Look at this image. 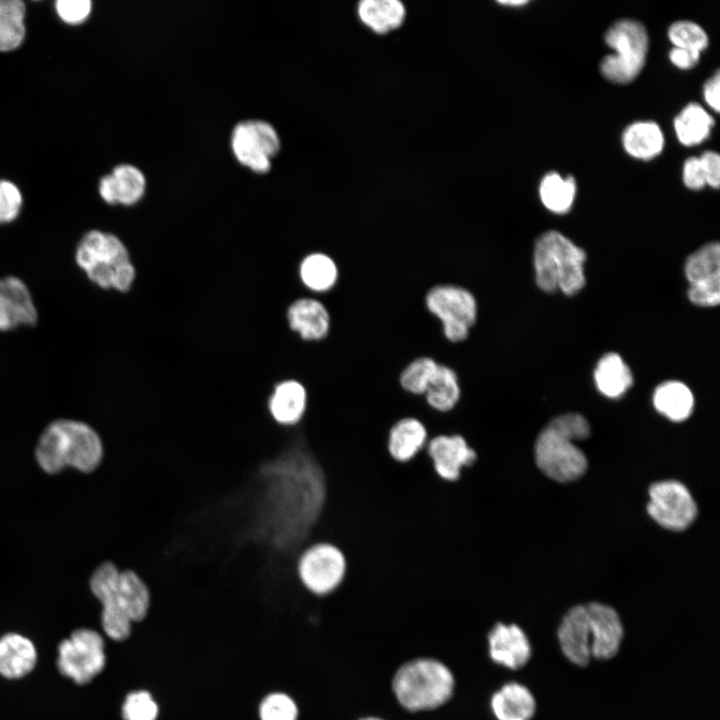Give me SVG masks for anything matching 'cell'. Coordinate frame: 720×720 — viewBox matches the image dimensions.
Returning <instances> with one entry per match:
<instances>
[{"label": "cell", "instance_id": "2", "mask_svg": "<svg viewBox=\"0 0 720 720\" xmlns=\"http://www.w3.org/2000/svg\"><path fill=\"white\" fill-rule=\"evenodd\" d=\"M589 435V423L580 414L568 413L554 418L535 442L537 466L546 476L558 482L579 479L587 469V459L574 442Z\"/></svg>", "mask_w": 720, "mask_h": 720}, {"label": "cell", "instance_id": "38", "mask_svg": "<svg viewBox=\"0 0 720 720\" xmlns=\"http://www.w3.org/2000/svg\"><path fill=\"white\" fill-rule=\"evenodd\" d=\"M122 714L125 720H155L158 707L147 691H135L126 697Z\"/></svg>", "mask_w": 720, "mask_h": 720}, {"label": "cell", "instance_id": "36", "mask_svg": "<svg viewBox=\"0 0 720 720\" xmlns=\"http://www.w3.org/2000/svg\"><path fill=\"white\" fill-rule=\"evenodd\" d=\"M667 34L674 47L701 52L708 46V36L705 30L697 23L689 20H679L672 23Z\"/></svg>", "mask_w": 720, "mask_h": 720}, {"label": "cell", "instance_id": "35", "mask_svg": "<svg viewBox=\"0 0 720 720\" xmlns=\"http://www.w3.org/2000/svg\"><path fill=\"white\" fill-rule=\"evenodd\" d=\"M439 364L430 356L413 359L399 375L398 383L401 390L409 396L422 398Z\"/></svg>", "mask_w": 720, "mask_h": 720}, {"label": "cell", "instance_id": "45", "mask_svg": "<svg viewBox=\"0 0 720 720\" xmlns=\"http://www.w3.org/2000/svg\"><path fill=\"white\" fill-rule=\"evenodd\" d=\"M500 4L509 6H521L528 3L526 0H511V1H499Z\"/></svg>", "mask_w": 720, "mask_h": 720}, {"label": "cell", "instance_id": "18", "mask_svg": "<svg viewBox=\"0 0 720 720\" xmlns=\"http://www.w3.org/2000/svg\"><path fill=\"white\" fill-rule=\"evenodd\" d=\"M557 640L565 658L578 667H586L591 659V629L585 604L571 607L557 628Z\"/></svg>", "mask_w": 720, "mask_h": 720}, {"label": "cell", "instance_id": "10", "mask_svg": "<svg viewBox=\"0 0 720 720\" xmlns=\"http://www.w3.org/2000/svg\"><path fill=\"white\" fill-rule=\"evenodd\" d=\"M104 643L92 630H78L59 646L58 665L62 673L79 684L90 681L104 667Z\"/></svg>", "mask_w": 720, "mask_h": 720}, {"label": "cell", "instance_id": "22", "mask_svg": "<svg viewBox=\"0 0 720 720\" xmlns=\"http://www.w3.org/2000/svg\"><path fill=\"white\" fill-rule=\"evenodd\" d=\"M428 439L427 429L420 419L404 416L389 428L387 451L395 462L408 463L425 448Z\"/></svg>", "mask_w": 720, "mask_h": 720}, {"label": "cell", "instance_id": "11", "mask_svg": "<svg viewBox=\"0 0 720 720\" xmlns=\"http://www.w3.org/2000/svg\"><path fill=\"white\" fill-rule=\"evenodd\" d=\"M649 515L662 527L681 531L690 526L697 515V506L688 489L680 482H656L649 488Z\"/></svg>", "mask_w": 720, "mask_h": 720}, {"label": "cell", "instance_id": "25", "mask_svg": "<svg viewBox=\"0 0 720 720\" xmlns=\"http://www.w3.org/2000/svg\"><path fill=\"white\" fill-rule=\"evenodd\" d=\"M462 394L463 389L456 371L440 363L422 399L432 411L446 414L457 407Z\"/></svg>", "mask_w": 720, "mask_h": 720}, {"label": "cell", "instance_id": "15", "mask_svg": "<svg viewBox=\"0 0 720 720\" xmlns=\"http://www.w3.org/2000/svg\"><path fill=\"white\" fill-rule=\"evenodd\" d=\"M487 642L490 659L509 670L522 669L532 656L526 632L515 623H495L489 630Z\"/></svg>", "mask_w": 720, "mask_h": 720}, {"label": "cell", "instance_id": "5", "mask_svg": "<svg viewBox=\"0 0 720 720\" xmlns=\"http://www.w3.org/2000/svg\"><path fill=\"white\" fill-rule=\"evenodd\" d=\"M534 268L538 287L545 292L560 289L566 295L585 284V251L558 231L541 234L535 243Z\"/></svg>", "mask_w": 720, "mask_h": 720}, {"label": "cell", "instance_id": "4", "mask_svg": "<svg viewBox=\"0 0 720 720\" xmlns=\"http://www.w3.org/2000/svg\"><path fill=\"white\" fill-rule=\"evenodd\" d=\"M74 257L87 278L102 289L127 292L135 280L136 270L128 249L112 233L86 232L77 243Z\"/></svg>", "mask_w": 720, "mask_h": 720}, {"label": "cell", "instance_id": "8", "mask_svg": "<svg viewBox=\"0 0 720 720\" xmlns=\"http://www.w3.org/2000/svg\"><path fill=\"white\" fill-rule=\"evenodd\" d=\"M296 572L308 593L316 597H326L342 585L347 572V562L344 553L336 545L316 542L301 552L296 563Z\"/></svg>", "mask_w": 720, "mask_h": 720}, {"label": "cell", "instance_id": "33", "mask_svg": "<svg viewBox=\"0 0 720 720\" xmlns=\"http://www.w3.org/2000/svg\"><path fill=\"white\" fill-rule=\"evenodd\" d=\"M576 195V182L572 176L562 177L557 172L545 174L539 185L543 205L553 213L568 212Z\"/></svg>", "mask_w": 720, "mask_h": 720}, {"label": "cell", "instance_id": "43", "mask_svg": "<svg viewBox=\"0 0 720 720\" xmlns=\"http://www.w3.org/2000/svg\"><path fill=\"white\" fill-rule=\"evenodd\" d=\"M700 54L701 52L699 51L673 47L669 51L668 56L674 66L679 69L687 70L697 65L700 59Z\"/></svg>", "mask_w": 720, "mask_h": 720}, {"label": "cell", "instance_id": "3", "mask_svg": "<svg viewBox=\"0 0 720 720\" xmlns=\"http://www.w3.org/2000/svg\"><path fill=\"white\" fill-rule=\"evenodd\" d=\"M455 687L452 670L432 657H418L403 663L392 678V691L398 704L414 713L442 707L453 697Z\"/></svg>", "mask_w": 720, "mask_h": 720}, {"label": "cell", "instance_id": "1", "mask_svg": "<svg viewBox=\"0 0 720 720\" xmlns=\"http://www.w3.org/2000/svg\"><path fill=\"white\" fill-rule=\"evenodd\" d=\"M35 457L48 474L60 473L68 466L91 473L102 463L104 446L90 425L72 419H57L41 433Z\"/></svg>", "mask_w": 720, "mask_h": 720}, {"label": "cell", "instance_id": "23", "mask_svg": "<svg viewBox=\"0 0 720 720\" xmlns=\"http://www.w3.org/2000/svg\"><path fill=\"white\" fill-rule=\"evenodd\" d=\"M490 708L496 720H532L537 702L527 686L511 681L492 694Z\"/></svg>", "mask_w": 720, "mask_h": 720}, {"label": "cell", "instance_id": "30", "mask_svg": "<svg viewBox=\"0 0 720 720\" xmlns=\"http://www.w3.org/2000/svg\"><path fill=\"white\" fill-rule=\"evenodd\" d=\"M357 11L362 23L379 34L398 28L406 13L403 3L398 0H363Z\"/></svg>", "mask_w": 720, "mask_h": 720}, {"label": "cell", "instance_id": "34", "mask_svg": "<svg viewBox=\"0 0 720 720\" xmlns=\"http://www.w3.org/2000/svg\"><path fill=\"white\" fill-rule=\"evenodd\" d=\"M25 5L20 0H0V52L18 48L25 36Z\"/></svg>", "mask_w": 720, "mask_h": 720}, {"label": "cell", "instance_id": "21", "mask_svg": "<svg viewBox=\"0 0 720 720\" xmlns=\"http://www.w3.org/2000/svg\"><path fill=\"white\" fill-rule=\"evenodd\" d=\"M290 328L306 341L326 338L331 327L328 309L318 299L303 297L293 301L287 310Z\"/></svg>", "mask_w": 720, "mask_h": 720}, {"label": "cell", "instance_id": "13", "mask_svg": "<svg viewBox=\"0 0 720 720\" xmlns=\"http://www.w3.org/2000/svg\"><path fill=\"white\" fill-rule=\"evenodd\" d=\"M119 567L110 560L103 561L90 578L92 593L102 603V624L106 634L114 640L126 639L131 631V621L123 612L116 593Z\"/></svg>", "mask_w": 720, "mask_h": 720}, {"label": "cell", "instance_id": "12", "mask_svg": "<svg viewBox=\"0 0 720 720\" xmlns=\"http://www.w3.org/2000/svg\"><path fill=\"white\" fill-rule=\"evenodd\" d=\"M689 282L688 297L699 306L720 302V246L710 242L689 255L684 266Z\"/></svg>", "mask_w": 720, "mask_h": 720}, {"label": "cell", "instance_id": "29", "mask_svg": "<svg viewBox=\"0 0 720 720\" xmlns=\"http://www.w3.org/2000/svg\"><path fill=\"white\" fill-rule=\"evenodd\" d=\"M653 404L659 413L671 421L680 422L690 416L694 398L684 383L670 380L661 383L655 389Z\"/></svg>", "mask_w": 720, "mask_h": 720}, {"label": "cell", "instance_id": "32", "mask_svg": "<svg viewBox=\"0 0 720 720\" xmlns=\"http://www.w3.org/2000/svg\"><path fill=\"white\" fill-rule=\"evenodd\" d=\"M713 125V117L698 103L687 104L674 119L676 136L685 146L703 142Z\"/></svg>", "mask_w": 720, "mask_h": 720}, {"label": "cell", "instance_id": "26", "mask_svg": "<svg viewBox=\"0 0 720 720\" xmlns=\"http://www.w3.org/2000/svg\"><path fill=\"white\" fill-rule=\"evenodd\" d=\"M622 144L630 156L650 160L663 150L664 135L656 122L636 121L623 131Z\"/></svg>", "mask_w": 720, "mask_h": 720}, {"label": "cell", "instance_id": "16", "mask_svg": "<svg viewBox=\"0 0 720 720\" xmlns=\"http://www.w3.org/2000/svg\"><path fill=\"white\" fill-rule=\"evenodd\" d=\"M586 605L591 629L592 659L606 661L620 651L624 639V627L617 611L604 603L589 602Z\"/></svg>", "mask_w": 720, "mask_h": 720}, {"label": "cell", "instance_id": "37", "mask_svg": "<svg viewBox=\"0 0 720 720\" xmlns=\"http://www.w3.org/2000/svg\"><path fill=\"white\" fill-rule=\"evenodd\" d=\"M259 715L261 720H297L298 708L288 695L273 693L261 702Z\"/></svg>", "mask_w": 720, "mask_h": 720}, {"label": "cell", "instance_id": "7", "mask_svg": "<svg viewBox=\"0 0 720 720\" xmlns=\"http://www.w3.org/2000/svg\"><path fill=\"white\" fill-rule=\"evenodd\" d=\"M425 307L441 323L445 339L464 342L478 318V303L467 288L450 283L432 286L424 298Z\"/></svg>", "mask_w": 720, "mask_h": 720}, {"label": "cell", "instance_id": "14", "mask_svg": "<svg viewBox=\"0 0 720 720\" xmlns=\"http://www.w3.org/2000/svg\"><path fill=\"white\" fill-rule=\"evenodd\" d=\"M435 474L445 482H455L461 471L474 464L477 454L460 434H439L428 439L424 448Z\"/></svg>", "mask_w": 720, "mask_h": 720}, {"label": "cell", "instance_id": "24", "mask_svg": "<svg viewBox=\"0 0 720 720\" xmlns=\"http://www.w3.org/2000/svg\"><path fill=\"white\" fill-rule=\"evenodd\" d=\"M116 593L123 612L131 622L141 621L146 617L151 605V591L134 570H120Z\"/></svg>", "mask_w": 720, "mask_h": 720}, {"label": "cell", "instance_id": "41", "mask_svg": "<svg viewBox=\"0 0 720 720\" xmlns=\"http://www.w3.org/2000/svg\"><path fill=\"white\" fill-rule=\"evenodd\" d=\"M683 182L692 190H699L706 185V179L699 157H689L683 165Z\"/></svg>", "mask_w": 720, "mask_h": 720}, {"label": "cell", "instance_id": "28", "mask_svg": "<svg viewBox=\"0 0 720 720\" xmlns=\"http://www.w3.org/2000/svg\"><path fill=\"white\" fill-rule=\"evenodd\" d=\"M594 379L598 390L609 398L621 397L632 385L633 375L617 353L605 354L597 363Z\"/></svg>", "mask_w": 720, "mask_h": 720}, {"label": "cell", "instance_id": "40", "mask_svg": "<svg viewBox=\"0 0 720 720\" xmlns=\"http://www.w3.org/2000/svg\"><path fill=\"white\" fill-rule=\"evenodd\" d=\"M58 16L68 24H80L90 15L92 3L89 0H58L55 3Z\"/></svg>", "mask_w": 720, "mask_h": 720}, {"label": "cell", "instance_id": "19", "mask_svg": "<svg viewBox=\"0 0 720 720\" xmlns=\"http://www.w3.org/2000/svg\"><path fill=\"white\" fill-rule=\"evenodd\" d=\"M308 400L306 387L295 379H287L274 387L267 401V411L276 424L295 426L305 416Z\"/></svg>", "mask_w": 720, "mask_h": 720}, {"label": "cell", "instance_id": "9", "mask_svg": "<svg viewBox=\"0 0 720 720\" xmlns=\"http://www.w3.org/2000/svg\"><path fill=\"white\" fill-rule=\"evenodd\" d=\"M230 144L238 162L260 174L271 169L272 158L281 147L277 130L260 119L238 122L232 129Z\"/></svg>", "mask_w": 720, "mask_h": 720}, {"label": "cell", "instance_id": "6", "mask_svg": "<svg viewBox=\"0 0 720 720\" xmlns=\"http://www.w3.org/2000/svg\"><path fill=\"white\" fill-rule=\"evenodd\" d=\"M604 40L614 53L601 60L602 75L618 84L633 81L645 65L648 51V34L643 24L620 19L609 27Z\"/></svg>", "mask_w": 720, "mask_h": 720}, {"label": "cell", "instance_id": "46", "mask_svg": "<svg viewBox=\"0 0 720 720\" xmlns=\"http://www.w3.org/2000/svg\"><path fill=\"white\" fill-rule=\"evenodd\" d=\"M359 720H385V719L378 717V716H365V717L360 718Z\"/></svg>", "mask_w": 720, "mask_h": 720}, {"label": "cell", "instance_id": "27", "mask_svg": "<svg viewBox=\"0 0 720 720\" xmlns=\"http://www.w3.org/2000/svg\"><path fill=\"white\" fill-rule=\"evenodd\" d=\"M36 662V651L27 638L8 634L0 639V673L7 678H19L28 673Z\"/></svg>", "mask_w": 720, "mask_h": 720}, {"label": "cell", "instance_id": "44", "mask_svg": "<svg viewBox=\"0 0 720 720\" xmlns=\"http://www.w3.org/2000/svg\"><path fill=\"white\" fill-rule=\"evenodd\" d=\"M719 89H720V74L717 70L715 74L710 77L703 88V95L706 103L714 109L715 112H719Z\"/></svg>", "mask_w": 720, "mask_h": 720}, {"label": "cell", "instance_id": "31", "mask_svg": "<svg viewBox=\"0 0 720 720\" xmlns=\"http://www.w3.org/2000/svg\"><path fill=\"white\" fill-rule=\"evenodd\" d=\"M299 276L309 290L323 293L331 290L337 284L339 269L335 260L328 254L313 252L301 261Z\"/></svg>", "mask_w": 720, "mask_h": 720}, {"label": "cell", "instance_id": "39", "mask_svg": "<svg viewBox=\"0 0 720 720\" xmlns=\"http://www.w3.org/2000/svg\"><path fill=\"white\" fill-rule=\"evenodd\" d=\"M19 188L8 180H0V224L14 221L22 208Z\"/></svg>", "mask_w": 720, "mask_h": 720}, {"label": "cell", "instance_id": "20", "mask_svg": "<svg viewBox=\"0 0 720 720\" xmlns=\"http://www.w3.org/2000/svg\"><path fill=\"white\" fill-rule=\"evenodd\" d=\"M146 190V178L143 172L132 164H120L99 182V194L110 205L136 204Z\"/></svg>", "mask_w": 720, "mask_h": 720}, {"label": "cell", "instance_id": "17", "mask_svg": "<svg viewBox=\"0 0 720 720\" xmlns=\"http://www.w3.org/2000/svg\"><path fill=\"white\" fill-rule=\"evenodd\" d=\"M38 310L25 282L17 276L0 278V332L34 326Z\"/></svg>", "mask_w": 720, "mask_h": 720}, {"label": "cell", "instance_id": "42", "mask_svg": "<svg viewBox=\"0 0 720 720\" xmlns=\"http://www.w3.org/2000/svg\"><path fill=\"white\" fill-rule=\"evenodd\" d=\"M704 171L706 184L718 188L720 183V157L715 151H705L699 157Z\"/></svg>", "mask_w": 720, "mask_h": 720}]
</instances>
